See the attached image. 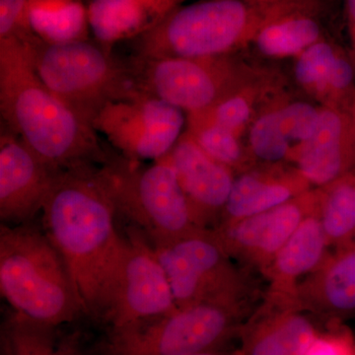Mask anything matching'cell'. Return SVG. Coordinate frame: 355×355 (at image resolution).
I'll list each match as a JSON object with an SVG mask.
<instances>
[{"mask_svg":"<svg viewBox=\"0 0 355 355\" xmlns=\"http://www.w3.org/2000/svg\"><path fill=\"white\" fill-rule=\"evenodd\" d=\"M189 355H244V352H243L241 347H237V349L228 347V349L211 350V352H200V354Z\"/></svg>","mask_w":355,"mask_h":355,"instance_id":"d6a6232c","label":"cell"},{"mask_svg":"<svg viewBox=\"0 0 355 355\" xmlns=\"http://www.w3.org/2000/svg\"><path fill=\"white\" fill-rule=\"evenodd\" d=\"M305 355H355V336L340 324L320 331Z\"/></svg>","mask_w":355,"mask_h":355,"instance_id":"f546056e","label":"cell"},{"mask_svg":"<svg viewBox=\"0 0 355 355\" xmlns=\"http://www.w3.org/2000/svg\"><path fill=\"white\" fill-rule=\"evenodd\" d=\"M261 300L203 302L109 331L99 355H189L228 349Z\"/></svg>","mask_w":355,"mask_h":355,"instance_id":"52a82bcc","label":"cell"},{"mask_svg":"<svg viewBox=\"0 0 355 355\" xmlns=\"http://www.w3.org/2000/svg\"><path fill=\"white\" fill-rule=\"evenodd\" d=\"M26 41L40 78L88 125L107 103L142 93L125 60L97 42L50 44L33 33Z\"/></svg>","mask_w":355,"mask_h":355,"instance_id":"5b68a950","label":"cell"},{"mask_svg":"<svg viewBox=\"0 0 355 355\" xmlns=\"http://www.w3.org/2000/svg\"><path fill=\"white\" fill-rule=\"evenodd\" d=\"M70 326L41 323L12 310L0 329L1 355H99L88 347L83 334Z\"/></svg>","mask_w":355,"mask_h":355,"instance_id":"ffe728a7","label":"cell"},{"mask_svg":"<svg viewBox=\"0 0 355 355\" xmlns=\"http://www.w3.org/2000/svg\"><path fill=\"white\" fill-rule=\"evenodd\" d=\"M186 123L183 110L139 93L107 103L91 127L123 158L146 162L167 155L182 137Z\"/></svg>","mask_w":355,"mask_h":355,"instance_id":"30bf717a","label":"cell"},{"mask_svg":"<svg viewBox=\"0 0 355 355\" xmlns=\"http://www.w3.org/2000/svg\"><path fill=\"white\" fill-rule=\"evenodd\" d=\"M316 210L317 193H305L279 207L212 230L236 263L261 275L294 231Z\"/></svg>","mask_w":355,"mask_h":355,"instance_id":"7c38bea8","label":"cell"},{"mask_svg":"<svg viewBox=\"0 0 355 355\" xmlns=\"http://www.w3.org/2000/svg\"><path fill=\"white\" fill-rule=\"evenodd\" d=\"M28 26L50 44L88 40L90 33L85 0H29Z\"/></svg>","mask_w":355,"mask_h":355,"instance_id":"603a6c76","label":"cell"},{"mask_svg":"<svg viewBox=\"0 0 355 355\" xmlns=\"http://www.w3.org/2000/svg\"><path fill=\"white\" fill-rule=\"evenodd\" d=\"M322 26L302 0H284L254 33L261 53L284 57L301 53L319 42Z\"/></svg>","mask_w":355,"mask_h":355,"instance_id":"7402d4cb","label":"cell"},{"mask_svg":"<svg viewBox=\"0 0 355 355\" xmlns=\"http://www.w3.org/2000/svg\"><path fill=\"white\" fill-rule=\"evenodd\" d=\"M294 299L265 291L260 304L243 327L244 355H305L319 330Z\"/></svg>","mask_w":355,"mask_h":355,"instance_id":"5bb4252c","label":"cell"},{"mask_svg":"<svg viewBox=\"0 0 355 355\" xmlns=\"http://www.w3.org/2000/svg\"><path fill=\"white\" fill-rule=\"evenodd\" d=\"M140 92L170 103L184 113L211 108L223 99L226 73L219 57L125 58Z\"/></svg>","mask_w":355,"mask_h":355,"instance_id":"8fae6325","label":"cell"},{"mask_svg":"<svg viewBox=\"0 0 355 355\" xmlns=\"http://www.w3.org/2000/svg\"><path fill=\"white\" fill-rule=\"evenodd\" d=\"M307 181L300 173H243L235 178L218 226L256 216L306 193ZM216 227V228H217Z\"/></svg>","mask_w":355,"mask_h":355,"instance_id":"44dd1931","label":"cell"},{"mask_svg":"<svg viewBox=\"0 0 355 355\" xmlns=\"http://www.w3.org/2000/svg\"><path fill=\"white\" fill-rule=\"evenodd\" d=\"M282 128L291 142L301 144L309 139L316 130L320 113L307 103H293L279 110Z\"/></svg>","mask_w":355,"mask_h":355,"instance_id":"f1b7e54d","label":"cell"},{"mask_svg":"<svg viewBox=\"0 0 355 355\" xmlns=\"http://www.w3.org/2000/svg\"><path fill=\"white\" fill-rule=\"evenodd\" d=\"M27 36L0 39V113L6 127L58 171L106 164L114 154L40 78Z\"/></svg>","mask_w":355,"mask_h":355,"instance_id":"7a4b0ae2","label":"cell"},{"mask_svg":"<svg viewBox=\"0 0 355 355\" xmlns=\"http://www.w3.org/2000/svg\"><path fill=\"white\" fill-rule=\"evenodd\" d=\"M169 155L196 225L216 229L234 183L232 170L210 158L189 132L182 135Z\"/></svg>","mask_w":355,"mask_h":355,"instance_id":"9a60e30c","label":"cell"},{"mask_svg":"<svg viewBox=\"0 0 355 355\" xmlns=\"http://www.w3.org/2000/svg\"><path fill=\"white\" fill-rule=\"evenodd\" d=\"M190 135L210 158L230 168H240L244 162L241 146L235 132L190 118Z\"/></svg>","mask_w":355,"mask_h":355,"instance_id":"d4e9b609","label":"cell"},{"mask_svg":"<svg viewBox=\"0 0 355 355\" xmlns=\"http://www.w3.org/2000/svg\"><path fill=\"white\" fill-rule=\"evenodd\" d=\"M317 212L306 217L261 273L266 291L294 299L299 282L321 266L331 253ZM295 301V300H294Z\"/></svg>","mask_w":355,"mask_h":355,"instance_id":"d6986e66","label":"cell"},{"mask_svg":"<svg viewBox=\"0 0 355 355\" xmlns=\"http://www.w3.org/2000/svg\"><path fill=\"white\" fill-rule=\"evenodd\" d=\"M85 1H86V3H87V2L89 1V0H85Z\"/></svg>","mask_w":355,"mask_h":355,"instance_id":"e575fe53","label":"cell"},{"mask_svg":"<svg viewBox=\"0 0 355 355\" xmlns=\"http://www.w3.org/2000/svg\"><path fill=\"white\" fill-rule=\"evenodd\" d=\"M250 144L254 155L266 163H279L291 153V141L287 137L279 112L261 116L252 127Z\"/></svg>","mask_w":355,"mask_h":355,"instance_id":"484cf974","label":"cell"},{"mask_svg":"<svg viewBox=\"0 0 355 355\" xmlns=\"http://www.w3.org/2000/svg\"><path fill=\"white\" fill-rule=\"evenodd\" d=\"M317 193V216L330 248L355 242V168Z\"/></svg>","mask_w":355,"mask_h":355,"instance_id":"cb8c5ba5","label":"cell"},{"mask_svg":"<svg viewBox=\"0 0 355 355\" xmlns=\"http://www.w3.org/2000/svg\"><path fill=\"white\" fill-rule=\"evenodd\" d=\"M284 0H198L128 42L144 58H217L257 32Z\"/></svg>","mask_w":355,"mask_h":355,"instance_id":"277c9868","label":"cell"},{"mask_svg":"<svg viewBox=\"0 0 355 355\" xmlns=\"http://www.w3.org/2000/svg\"><path fill=\"white\" fill-rule=\"evenodd\" d=\"M178 307L203 302L260 301L258 273L236 263L212 229H197L172 241L151 244Z\"/></svg>","mask_w":355,"mask_h":355,"instance_id":"ba28073f","label":"cell"},{"mask_svg":"<svg viewBox=\"0 0 355 355\" xmlns=\"http://www.w3.org/2000/svg\"><path fill=\"white\" fill-rule=\"evenodd\" d=\"M297 170L309 184L324 187L355 168V106L320 113L316 130L296 153Z\"/></svg>","mask_w":355,"mask_h":355,"instance_id":"2e32d148","label":"cell"},{"mask_svg":"<svg viewBox=\"0 0 355 355\" xmlns=\"http://www.w3.org/2000/svg\"><path fill=\"white\" fill-rule=\"evenodd\" d=\"M97 176L116 216L150 244L172 241L200 229L193 222L169 153L150 164L114 155Z\"/></svg>","mask_w":355,"mask_h":355,"instance_id":"8992f818","label":"cell"},{"mask_svg":"<svg viewBox=\"0 0 355 355\" xmlns=\"http://www.w3.org/2000/svg\"><path fill=\"white\" fill-rule=\"evenodd\" d=\"M184 0H89V28L107 51L139 38L160 24Z\"/></svg>","mask_w":355,"mask_h":355,"instance_id":"ac0fdd59","label":"cell"},{"mask_svg":"<svg viewBox=\"0 0 355 355\" xmlns=\"http://www.w3.org/2000/svg\"><path fill=\"white\" fill-rule=\"evenodd\" d=\"M0 291L11 309L41 323L86 317L62 254L34 221L0 225Z\"/></svg>","mask_w":355,"mask_h":355,"instance_id":"3957f363","label":"cell"},{"mask_svg":"<svg viewBox=\"0 0 355 355\" xmlns=\"http://www.w3.org/2000/svg\"><path fill=\"white\" fill-rule=\"evenodd\" d=\"M347 8L355 48V0H347Z\"/></svg>","mask_w":355,"mask_h":355,"instance_id":"836d02e7","label":"cell"},{"mask_svg":"<svg viewBox=\"0 0 355 355\" xmlns=\"http://www.w3.org/2000/svg\"><path fill=\"white\" fill-rule=\"evenodd\" d=\"M28 2L29 0H0V39L32 33L27 21Z\"/></svg>","mask_w":355,"mask_h":355,"instance_id":"4dcf8cb0","label":"cell"},{"mask_svg":"<svg viewBox=\"0 0 355 355\" xmlns=\"http://www.w3.org/2000/svg\"><path fill=\"white\" fill-rule=\"evenodd\" d=\"M295 65L298 83L308 87L328 88L329 78L338 55L327 42H317L302 51Z\"/></svg>","mask_w":355,"mask_h":355,"instance_id":"4316f807","label":"cell"},{"mask_svg":"<svg viewBox=\"0 0 355 355\" xmlns=\"http://www.w3.org/2000/svg\"><path fill=\"white\" fill-rule=\"evenodd\" d=\"M250 114L251 109L246 100L239 96H235L223 98L211 108L200 113L189 114V116L196 120L214 123L235 132L247 123Z\"/></svg>","mask_w":355,"mask_h":355,"instance_id":"83f0119b","label":"cell"},{"mask_svg":"<svg viewBox=\"0 0 355 355\" xmlns=\"http://www.w3.org/2000/svg\"><path fill=\"white\" fill-rule=\"evenodd\" d=\"M125 243L105 291L98 323L107 333L168 314L178 306L150 242L128 226Z\"/></svg>","mask_w":355,"mask_h":355,"instance_id":"9c48e42d","label":"cell"},{"mask_svg":"<svg viewBox=\"0 0 355 355\" xmlns=\"http://www.w3.org/2000/svg\"><path fill=\"white\" fill-rule=\"evenodd\" d=\"M97 168L62 172L42 210V226L67 263L86 317L96 323L125 243Z\"/></svg>","mask_w":355,"mask_h":355,"instance_id":"6da1fadb","label":"cell"},{"mask_svg":"<svg viewBox=\"0 0 355 355\" xmlns=\"http://www.w3.org/2000/svg\"><path fill=\"white\" fill-rule=\"evenodd\" d=\"M60 174L4 128L0 135L1 223L13 226L34 221Z\"/></svg>","mask_w":355,"mask_h":355,"instance_id":"4fadbf2b","label":"cell"},{"mask_svg":"<svg viewBox=\"0 0 355 355\" xmlns=\"http://www.w3.org/2000/svg\"><path fill=\"white\" fill-rule=\"evenodd\" d=\"M294 300L299 309L330 324L355 318V242L334 249L299 282Z\"/></svg>","mask_w":355,"mask_h":355,"instance_id":"e0dca14e","label":"cell"},{"mask_svg":"<svg viewBox=\"0 0 355 355\" xmlns=\"http://www.w3.org/2000/svg\"><path fill=\"white\" fill-rule=\"evenodd\" d=\"M354 64L347 58L338 55L331 71L328 88L345 97H349V93L354 87Z\"/></svg>","mask_w":355,"mask_h":355,"instance_id":"1f68e13d","label":"cell"}]
</instances>
